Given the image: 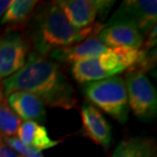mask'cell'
Masks as SVG:
<instances>
[{
  "label": "cell",
  "mask_w": 157,
  "mask_h": 157,
  "mask_svg": "<svg viewBox=\"0 0 157 157\" xmlns=\"http://www.w3.org/2000/svg\"><path fill=\"white\" fill-rule=\"evenodd\" d=\"M110 157H156V143L153 138L130 137L121 141Z\"/></svg>",
  "instance_id": "4fadbf2b"
},
{
  "label": "cell",
  "mask_w": 157,
  "mask_h": 157,
  "mask_svg": "<svg viewBox=\"0 0 157 157\" xmlns=\"http://www.w3.org/2000/svg\"><path fill=\"white\" fill-rule=\"evenodd\" d=\"M4 143L7 146L17 153L21 157H44L42 152L35 149L34 147L27 145L24 142H21L17 137H5L2 138Z\"/></svg>",
  "instance_id": "e0dca14e"
},
{
  "label": "cell",
  "mask_w": 157,
  "mask_h": 157,
  "mask_svg": "<svg viewBox=\"0 0 157 157\" xmlns=\"http://www.w3.org/2000/svg\"><path fill=\"white\" fill-rule=\"evenodd\" d=\"M6 102L21 121H35L38 124L45 121V104L34 94L17 91L6 96Z\"/></svg>",
  "instance_id": "9c48e42d"
},
{
  "label": "cell",
  "mask_w": 157,
  "mask_h": 157,
  "mask_svg": "<svg viewBox=\"0 0 157 157\" xmlns=\"http://www.w3.org/2000/svg\"><path fill=\"white\" fill-rule=\"evenodd\" d=\"M108 47L104 45L98 39L97 35L91 36L82 42L65 48L54 50L50 53L53 59L63 63H74V62L99 57L100 55L108 51Z\"/></svg>",
  "instance_id": "30bf717a"
},
{
  "label": "cell",
  "mask_w": 157,
  "mask_h": 157,
  "mask_svg": "<svg viewBox=\"0 0 157 157\" xmlns=\"http://www.w3.org/2000/svg\"><path fill=\"white\" fill-rule=\"evenodd\" d=\"M128 108L136 117L142 119L155 117L157 112V93L155 87L145 73L131 70L125 75Z\"/></svg>",
  "instance_id": "277c9868"
},
{
  "label": "cell",
  "mask_w": 157,
  "mask_h": 157,
  "mask_svg": "<svg viewBox=\"0 0 157 157\" xmlns=\"http://www.w3.org/2000/svg\"><path fill=\"white\" fill-rule=\"evenodd\" d=\"M103 27L104 24L95 23L86 29H77L54 1L43 5L37 11L32 21L31 40L36 54L46 57L54 50L70 47L98 35Z\"/></svg>",
  "instance_id": "7a4b0ae2"
},
{
  "label": "cell",
  "mask_w": 157,
  "mask_h": 157,
  "mask_svg": "<svg viewBox=\"0 0 157 157\" xmlns=\"http://www.w3.org/2000/svg\"><path fill=\"white\" fill-rule=\"evenodd\" d=\"M68 21L77 29H86L97 23L99 14L105 15L114 1L104 0H59L55 1Z\"/></svg>",
  "instance_id": "52a82bcc"
},
{
  "label": "cell",
  "mask_w": 157,
  "mask_h": 157,
  "mask_svg": "<svg viewBox=\"0 0 157 157\" xmlns=\"http://www.w3.org/2000/svg\"><path fill=\"white\" fill-rule=\"evenodd\" d=\"M0 157H21L17 152L13 151L10 147L7 146L0 137Z\"/></svg>",
  "instance_id": "ac0fdd59"
},
{
  "label": "cell",
  "mask_w": 157,
  "mask_h": 157,
  "mask_svg": "<svg viewBox=\"0 0 157 157\" xmlns=\"http://www.w3.org/2000/svg\"><path fill=\"white\" fill-rule=\"evenodd\" d=\"M157 1L155 0H125L113 12L104 26L125 24L133 26L147 36L156 26Z\"/></svg>",
  "instance_id": "5b68a950"
},
{
  "label": "cell",
  "mask_w": 157,
  "mask_h": 157,
  "mask_svg": "<svg viewBox=\"0 0 157 157\" xmlns=\"http://www.w3.org/2000/svg\"><path fill=\"white\" fill-rule=\"evenodd\" d=\"M30 42L20 32H10L0 37V80L18 71L29 55Z\"/></svg>",
  "instance_id": "8992f818"
},
{
  "label": "cell",
  "mask_w": 157,
  "mask_h": 157,
  "mask_svg": "<svg viewBox=\"0 0 157 157\" xmlns=\"http://www.w3.org/2000/svg\"><path fill=\"white\" fill-rule=\"evenodd\" d=\"M71 74L78 83L87 84L108 78L107 74L100 67L98 57L74 62L71 65Z\"/></svg>",
  "instance_id": "9a60e30c"
},
{
  "label": "cell",
  "mask_w": 157,
  "mask_h": 157,
  "mask_svg": "<svg viewBox=\"0 0 157 157\" xmlns=\"http://www.w3.org/2000/svg\"><path fill=\"white\" fill-rule=\"evenodd\" d=\"M3 96L23 91L34 94L50 107L70 110L77 107L75 90L58 63L38 54L29 53L20 71L0 85Z\"/></svg>",
  "instance_id": "6da1fadb"
},
{
  "label": "cell",
  "mask_w": 157,
  "mask_h": 157,
  "mask_svg": "<svg viewBox=\"0 0 157 157\" xmlns=\"http://www.w3.org/2000/svg\"><path fill=\"white\" fill-rule=\"evenodd\" d=\"M81 117L87 137L103 149L108 150L112 140L111 128L101 112L93 105L84 104L81 107Z\"/></svg>",
  "instance_id": "ba28073f"
},
{
  "label": "cell",
  "mask_w": 157,
  "mask_h": 157,
  "mask_svg": "<svg viewBox=\"0 0 157 157\" xmlns=\"http://www.w3.org/2000/svg\"><path fill=\"white\" fill-rule=\"evenodd\" d=\"M97 37L108 48L128 47L141 49L144 44L142 34L136 28L125 24L104 26Z\"/></svg>",
  "instance_id": "8fae6325"
},
{
  "label": "cell",
  "mask_w": 157,
  "mask_h": 157,
  "mask_svg": "<svg viewBox=\"0 0 157 157\" xmlns=\"http://www.w3.org/2000/svg\"><path fill=\"white\" fill-rule=\"evenodd\" d=\"M21 121L8 106L4 96L0 97V137H15Z\"/></svg>",
  "instance_id": "2e32d148"
},
{
  "label": "cell",
  "mask_w": 157,
  "mask_h": 157,
  "mask_svg": "<svg viewBox=\"0 0 157 157\" xmlns=\"http://www.w3.org/2000/svg\"><path fill=\"white\" fill-rule=\"evenodd\" d=\"M88 100L105 113L124 124L128 117V104L124 80L119 76L88 83L85 88Z\"/></svg>",
  "instance_id": "3957f363"
},
{
  "label": "cell",
  "mask_w": 157,
  "mask_h": 157,
  "mask_svg": "<svg viewBox=\"0 0 157 157\" xmlns=\"http://www.w3.org/2000/svg\"><path fill=\"white\" fill-rule=\"evenodd\" d=\"M2 96H3V94L1 92V88H0V97H2Z\"/></svg>",
  "instance_id": "ffe728a7"
},
{
  "label": "cell",
  "mask_w": 157,
  "mask_h": 157,
  "mask_svg": "<svg viewBox=\"0 0 157 157\" xmlns=\"http://www.w3.org/2000/svg\"><path fill=\"white\" fill-rule=\"evenodd\" d=\"M10 2L11 1H9V0H1V1H0V18H1L2 15L4 14L6 9L8 8Z\"/></svg>",
  "instance_id": "d6986e66"
},
{
  "label": "cell",
  "mask_w": 157,
  "mask_h": 157,
  "mask_svg": "<svg viewBox=\"0 0 157 157\" xmlns=\"http://www.w3.org/2000/svg\"><path fill=\"white\" fill-rule=\"evenodd\" d=\"M17 138L39 151L50 149L59 143V141L49 137L48 132L43 124L35 121H21L17 132Z\"/></svg>",
  "instance_id": "7c38bea8"
},
{
  "label": "cell",
  "mask_w": 157,
  "mask_h": 157,
  "mask_svg": "<svg viewBox=\"0 0 157 157\" xmlns=\"http://www.w3.org/2000/svg\"><path fill=\"white\" fill-rule=\"evenodd\" d=\"M37 4L36 0H13L2 15L0 24L8 27L23 26L32 17Z\"/></svg>",
  "instance_id": "5bb4252c"
}]
</instances>
